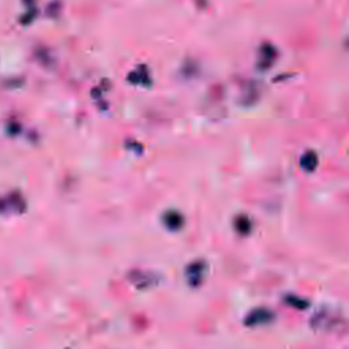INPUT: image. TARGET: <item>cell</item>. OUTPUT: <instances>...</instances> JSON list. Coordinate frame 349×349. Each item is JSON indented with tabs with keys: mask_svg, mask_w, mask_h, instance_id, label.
<instances>
[{
	"mask_svg": "<svg viewBox=\"0 0 349 349\" xmlns=\"http://www.w3.org/2000/svg\"><path fill=\"white\" fill-rule=\"evenodd\" d=\"M26 208L25 199L22 198L21 194L14 192L10 194L8 197L0 201V211H6V210H13V211H23Z\"/></svg>",
	"mask_w": 349,
	"mask_h": 349,
	"instance_id": "cell-1",
	"label": "cell"
},
{
	"mask_svg": "<svg viewBox=\"0 0 349 349\" xmlns=\"http://www.w3.org/2000/svg\"><path fill=\"white\" fill-rule=\"evenodd\" d=\"M135 274H130V279L133 281L134 284L140 288H149V286L156 285V279L152 273H146V272H134Z\"/></svg>",
	"mask_w": 349,
	"mask_h": 349,
	"instance_id": "cell-2",
	"label": "cell"
},
{
	"mask_svg": "<svg viewBox=\"0 0 349 349\" xmlns=\"http://www.w3.org/2000/svg\"><path fill=\"white\" fill-rule=\"evenodd\" d=\"M203 274H205V265L202 262H195L187 269V277L191 285H198L202 281Z\"/></svg>",
	"mask_w": 349,
	"mask_h": 349,
	"instance_id": "cell-3",
	"label": "cell"
},
{
	"mask_svg": "<svg viewBox=\"0 0 349 349\" xmlns=\"http://www.w3.org/2000/svg\"><path fill=\"white\" fill-rule=\"evenodd\" d=\"M273 315L267 310H256L253 314H250L247 318V325H260L267 324L269 321H272Z\"/></svg>",
	"mask_w": 349,
	"mask_h": 349,
	"instance_id": "cell-4",
	"label": "cell"
},
{
	"mask_svg": "<svg viewBox=\"0 0 349 349\" xmlns=\"http://www.w3.org/2000/svg\"><path fill=\"white\" fill-rule=\"evenodd\" d=\"M164 221H165V225L169 229H179L183 225V217L180 216L179 213L169 211L168 214H165Z\"/></svg>",
	"mask_w": 349,
	"mask_h": 349,
	"instance_id": "cell-5",
	"label": "cell"
},
{
	"mask_svg": "<svg viewBox=\"0 0 349 349\" xmlns=\"http://www.w3.org/2000/svg\"><path fill=\"white\" fill-rule=\"evenodd\" d=\"M317 164H318V160L314 152L305 153L304 156H303V159H302V166L304 168L305 171L308 172L314 171V168L317 166Z\"/></svg>",
	"mask_w": 349,
	"mask_h": 349,
	"instance_id": "cell-6",
	"label": "cell"
}]
</instances>
